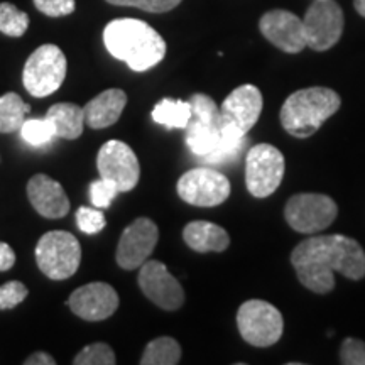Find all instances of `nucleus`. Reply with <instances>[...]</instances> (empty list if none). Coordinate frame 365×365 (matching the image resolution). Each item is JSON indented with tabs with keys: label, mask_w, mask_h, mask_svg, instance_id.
<instances>
[{
	"label": "nucleus",
	"mask_w": 365,
	"mask_h": 365,
	"mask_svg": "<svg viewBox=\"0 0 365 365\" xmlns=\"http://www.w3.org/2000/svg\"><path fill=\"white\" fill-rule=\"evenodd\" d=\"M291 264L301 284L318 294L330 293L335 287L333 272L352 281L365 277V250L345 235L309 237L296 245Z\"/></svg>",
	"instance_id": "obj_1"
},
{
	"label": "nucleus",
	"mask_w": 365,
	"mask_h": 365,
	"mask_svg": "<svg viewBox=\"0 0 365 365\" xmlns=\"http://www.w3.org/2000/svg\"><path fill=\"white\" fill-rule=\"evenodd\" d=\"M103 43L113 58L132 71H148L166 56V43L156 29L139 19H115L103 29Z\"/></svg>",
	"instance_id": "obj_2"
},
{
	"label": "nucleus",
	"mask_w": 365,
	"mask_h": 365,
	"mask_svg": "<svg viewBox=\"0 0 365 365\" xmlns=\"http://www.w3.org/2000/svg\"><path fill=\"white\" fill-rule=\"evenodd\" d=\"M340 95L325 86H312L291 93L281 107V125L287 134L307 139L317 134L331 115L339 112Z\"/></svg>",
	"instance_id": "obj_3"
},
{
	"label": "nucleus",
	"mask_w": 365,
	"mask_h": 365,
	"mask_svg": "<svg viewBox=\"0 0 365 365\" xmlns=\"http://www.w3.org/2000/svg\"><path fill=\"white\" fill-rule=\"evenodd\" d=\"M36 262H38L41 272L49 279H68L80 267V242L70 232H48L41 237L36 245Z\"/></svg>",
	"instance_id": "obj_4"
},
{
	"label": "nucleus",
	"mask_w": 365,
	"mask_h": 365,
	"mask_svg": "<svg viewBox=\"0 0 365 365\" xmlns=\"http://www.w3.org/2000/svg\"><path fill=\"white\" fill-rule=\"evenodd\" d=\"M66 56L58 46L43 44L27 58L22 83L36 98H44L56 91L66 78Z\"/></svg>",
	"instance_id": "obj_5"
},
{
	"label": "nucleus",
	"mask_w": 365,
	"mask_h": 365,
	"mask_svg": "<svg viewBox=\"0 0 365 365\" xmlns=\"http://www.w3.org/2000/svg\"><path fill=\"white\" fill-rule=\"evenodd\" d=\"M190 105L191 118L186 125V145L196 158L202 159L217 149L223 137L220 108L205 93H195Z\"/></svg>",
	"instance_id": "obj_6"
},
{
	"label": "nucleus",
	"mask_w": 365,
	"mask_h": 365,
	"mask_svg": "<svg viewBox=\"0 0 365 365\" xmlns=\"http://www.w3.org/2000/svg\"><path fill=\"white\" fill-rule=\"evenodd\" d=\"M237 327L247 344L264 349L279 341L284 331V319L274 304L262 299H249L239 308Z\"/></svg>",
	"instance_id": "obj_7"
},
{
	"label": "nucleus",
	"mask_w": 365,
	"mask_h": 365,
	"mask_svg": "<svg viewBox=\"0 0 365 365\" xmlns=\"http://www.w3.org/2000/svg\"><path fill=\"white\" fill-rule=\"evenodd\" d=\"M284 171V156L271 144L254 145L245 156V185L255 198H267L279 188Z\"/></svg>",
	"instance_id": "obj_8"
},
{
	"label": "nucleus",
	"mask_w": 365,
	"mask_h": 365,
	"mask_svg": "<svg viewBox=\"0 0 365 365\" xmlns=\"http://www.w3.org/2000/svg\"><path fill=\"white\" fill-rule=\"evenodd\" d=\"M339 215V207L328 195L298 193L287 200L284 218L299 234H318L328 228Z\"/></svg>",
	"instance_id": "obj_9"
},
{
	"label": "nucleus",
	"mask_w": 365,
	"mask_h": 365,
	"mask_svg": "<svg viewBox=\"0 0 365 365\" xmlns=\"http://www.w3.org/2000/svg\"><path fill=\"white\" fill-rule=\"evenodd\" d=\"M262 112V93L254 85H240L223 100L220 108L222 134L245 137Z\"/></svg>",
	"instance_id": "obj_10"
},
{
	"label": "nucleus",
	"mask_w": 365,
	"mask_h": 365,
	"mask_svg": "<svg viewBox=\"0 0 365 365\" xmlns=\"http://www.w3.org/2000/svg\"><path fill=\"white\" fill-rule=\"evenodd\" d=\"M307 46L314 51H328L344 34V11L335 0H313L303 17Z\"/></svg>",
	"instance_id": "obj_11"
},
{
	"label": "nucleus",
	"mask_w": 365,
	"mask_h": 365,
	"mask_svg": "<svg viewBox=\"0 0 365 365\" xmlns=\"http://www.w3.org/2000/svg\"><path fill=\"white\" fill-rule=\"evenodd\" d=\"M178 195L182 202L195 207L212 208L222 205L230 196V181L220 171L210 168H195L178 181Z\"/></svg>",
	"instance_id": "obj_12"
},
{
	"label": "nucleus",
	"mask_w": 365,
	"mask_h": 365,
	"mask_svg": "<svg viewBox=\"0 0 365 365\" xmlns=\"http://www.w3.org/2000/svg\"><path fill=\"white\" fill-rule=\"evenodd\" d=\"M100 178L115 182L120 193L134 190L139 182V159L129 145L122 140H108L97 156Z\"/></svg>",
	"instance_id": "obj_13"
},
{
	"label": "nucleus",
	"mask_w": 365,
	"mask_h": 365,
	"mask_svg": "<svg viewBox=\"0 0 365 365\" xmlns=\"http://www.w3.org/2000/svg\"><path fill=\"white\" fill-rule=\"evenodd\" d=\"M139 287L144 296L153 301L159 308L166 312L180 309L185 303V291L168 267L159 261H145L140 266L139 277H137Z\"/></svg>",
	"instance_id": "obj_14"
},
{
	"label": "nucleus",
	"mask_w": 365,
	"mask_h": 365,
	"mask_svg": "<svg viewBox=\"0 0 365 365\" xmlns=\"http://www.w3.org/2000/svg\"><path fill=\"white\" fill-rule=\"evenodd\" d=\"M159 239V228L149 218H137L125 228L118 240L117 264L125 271H134L148 261Z\"/></svg>",
	"instance_id": "obj_15"
},
{
	"label": "nucleus",
	"mask_w": 365,
	"mask_h": 365,
	"mask_svg": "<svg viewBox=\"0 0 365 365\" xmlns=\"http://www.w3.org/2000/svg\"><path fill=\"white\" fill-rule=\"evenodd\" d=\"M259 29L269 43L281 51L296 54L301 53L307 46L303 19L289 11H269L259 21Z\"/></svg>",
	"instance_id": "obj_16"
},
{
	"label": "nucleus",
	"mask_w": 365,
	"mask_h": 365,
	"mask_svg": "<svg viewBox=\"0 0 365 365\" xmlns=\"http://www.w3.org/2000/svg\"><path fill=\"white\" fill-rule=\"evenodd\" d=\"M68 307L81 319L102 322L117 312L118 294L107 282H90L73 291Z\"/></svg>",
	"instance_id": "obj_17"
},
{
	"label": "nucleus",
	"mask_w": 365,
	"mask_h": 365,
	"mask_svg": "<svg viewBox=\"0 0 365 365\" xmlns=\"http://www.w3.org/2000/svg\"><path fill=\"white\" fill-rule=\"evenodd\" d=\"M27 196L39 215L63 218L70 212V200L58 181L46 175H36L27 182Z\"/></svg>",
	"instance_id": "obj_18"
},
{
	"label": "nucleus",
	"mask_w": 365,
	"mask_h": 365,
	"mask_svg": "<svg viewBox=\"0 0 365 365\" xmlns=\"http://www.w3.org/2000/svg\"><path fill=\"white\" fill-rule=\"evenodd\" d=\"M127 105V95L120 88L105 90L83 107L85 124L91 129H105L120 118Z\"/></svg>",
	"instance_id": "obj_19"
},
{
	"label": "nucleus",
	"mask_w": 365,
	"mask_h": 365,
	"mask_svg": "<svg viewBox=\"0 0 365 365\" xmlns=\"http://www.w3.org/2000/svg\"><path fill=\"white\" fill-rule=\"evenodd\" d=\"M182 239L191 250L200 254L223 252L230 245V237L225 228L205 220L188 223L182 230Z\"/></svg>",
	"instance_id": "obj_20"
},
{
	"label": "nucleus",
	"mask_w": 365,
	"mask_h": 365,
	"mask_svg": "<svg viewBox=\"0 0 365 365\" xmlns=\"http://www.w3.org/2000/svg\"><path fill=\"white\" fill-rule=\"evenodd\" d=\"M59 139H78L83 134L85 112L75 103H56L46 113Z\"/></svg>",
	"instance_id": "obj_21"
},
{
	"label": "nucleus",
	"mask_w": 365,
	"mask_h": 365,
	"mask_svg": "<svg viewBox=\"0 0 365 365\" xmlns=\"http://www.w3.org/2000/svg\"><path fill=\"white\" fill-rule=\"evenodd\" d=\"M153 120L166 129H186L191 118L190 102L175 98H163L156 107L153 108Z\"/></svg>",
	"instance_id": "obj_22"
},
{
	"label": "nucleus",
	"mask_w": 365,
	"mask_h": 365,
	"mask_svg": "<svg viewBox=\"0 0 365 365\" xmlns=\"http://www.w3.org/2000/svg\"><path fill=\"white\" fill-rule=\"evenodd\" d=\"M29 105L14 91L2 95L0 97V132L9 134V132L21 130L22 124L26 122V113H29Z\"/></svg>",
	"instance_id": "obj_23"
},
{
	"label": "nucleus",
	"mask_w": 365,
	"mask_h": 365,
	"mask_svg": "<svg viewBox=\"0 0 365 365\" xmlns=\"http://www.w3.org/2000/svg\"><path fill=\"white\" fill-rule=\"evenodd\" d=\"M181 360V346L171 336H161L149 341L140 364L143 365H176Z\"/></svg>",
	"instance_id": "obj_24"
},
{
	"label": "nucleus",
	"mask_w": 365,
	"mask_h": 365,
	"mask_svg": "<svg viewBox=\"0 0 365 365\" xmlns=\"http://www.w3.org/2000/svg\"><path fill=\"white\" fill-rule=\"evenodd\" d=\"M249 139L245 137H230L223 134L220 144L217 145V149L213 153H210L208 156L202 158L203 163L208 164H227L235 161L240 158V154L244 153L247 148Z\"/></svg>",
	"instance_id": "obj_25"
},
{
	"label": "nucleus",
	"mask_w": 365,
	"mask_h": 365,
	"mask_svg": "<svg viewBox=\"0 0 365 365\" xmlns=\"http://www.w3.org/2000/svg\"><path fill=\"white\" fill-rule=\"evenodd\" d=\"M29 27V16L22 12L14 4H0V33L11 36V38H21L26 34Z\"/></svg>",
	"instance_id": "obj_26"
},
{
	"label": "nucleus",
	"mask_w": 365,
	"mask_h": 365,
	"mask_svg": "<svg viewBox=\"0 0 365 365\" xmlns=\"http://www.w3.org/2000/svg\"><path fill=\"white\" fill-rule=\"evenodd\" d=\"M21 135L27 144L43 148L56 139V132L48 118H29L21 127Z\"/></svg>",
	"instance_id": "obj_27"
},
{
	"label": "nucleus",
	"mask_w": 365,
	"mask_h": 365,
	"mask_svg": "<svg viewBox=\"0 0 365 365\" xmlns=\"http://www.w3.org/2000/svg\"><path fill=\"white\" fill-rule=\"evenodd\" d=\"M115 362V354L107 344L86 345L73 360L75 365H113Z\"/></svg>",
	"instance_id": "obj_28"
},
{
	"label": "nucleus",
	"mask_w": 365,
	"mask_h": 365,
	"mask_svg": "<svg viewBox=\"0 0 365 365\" xmlns=\"http://www.w3.org/2000/svg\"><path fill=\"white\" fill-rule=\"evenodd\" d=\"M118 193L120 191H118L115 182L103 180V178H100V180L90 185V200L95 208H108Z\"/></svg>",
	"instance_id": "obj_29"
},
{
	"label": "nucleus",
	"mask_w": 365,
	"mask_h": 365,
	"mask_svg": "<svg viewBox=\"0 0 365 365\" xmlns=\"http://www.w3.org/2000/svg\"><path fill=\"white\" fill-rule=\"evenodd\" d=\"M105 215L102 210L80 207L76 210V225L83 234L95 235L105 228Z\"/></svg>",
	"instance_id": "obj_30"
},
{
	"label": "nucleus",
	"mask_w": 365,
	"mask_h": 365,
	"mask_svg": "<svg viewBox=\"0 0 365 365\" xmlns=\"http://www.w3.org/2000/svg\"><path fill=\"white\" fill-rule=\"evenodd\" d=\"M107 2L112 4V6L135 7L145 12L163 14L173 11V9L180 6L182 0H107Z\"/></svg>",
	"instance_id": "obj_31"
},
{
	"label": "nucleus",
	"mask_w": 365,
	"mask_h": 365,
	"mask_svg": "<svg viewBox=\"0 0 365 365\" xmlns=\"http://www.w3.org/2000/svg\"><path fill=\"white\" fill-rule=\"evenodd\" d=\"M27 287L21 281H9L0 286V309H12L19 307L27 298Z\"/></svg>",
	"instance_id": "obj_32"
},
{
	"label": "nucleus",
	"mask_w": 365,
	"mask_h": 365,
	"mask_svg": "<svg viewBox=\"0 0 365 365\" xmlns=\"http://www.w3.org/2000/svg\"><path fill=\"white\" fill-rule=\"evenodd\" d=\"M340 362L344 365H365V341L357 339L341 341Z\"/></svg>",
	"instance_id": "obj_33"
},
{
	"label": "nucleus",
	"mask_w": 365,
	"mask_h": 365,
	"mask_svg": "<svg viewBox=\"0 0 365 365\" xmlns=\"http://www.w3.org/2000/svg\"><path fill=\"white\" fill-rule=\"evenodd\" d=\"M34 6L39 12L48 17H65L75 12V0H34Z\"/></svg>",
	"instance_id": "obj_34"
},
{
	"label": "nucleus",
	"mask_w": 365,
	"mask_h": 365,
	"mask_svg": "<svg viewBox=\"0 0 365 365\" xmlns=\"http://www.w3.org/2000/svg\"><path fill=\"white\" fill-rule=\"evenodd\" d=\"M14 264H16V254H14L12 247L0 242V272L9 271Z\"/></svg>",
	"instance_id": "obj_35"
},
{
	"label": "nucleus",
	"mask_w": 365,
	"mask_h": 365,
	"mask_svg": "<svg viewBox=\"0 0 365 365\" xmlns=\"http://www.w3.org/2000/svg\"><path fill=\"white\" fill-rule=\"evenodd\" d=\"M24 364L26 365H54L56 364V360L46 352H36V354H31L29 357L24 360Z\"/></svg>",
	"instance_id": "obj_36"
},
{
	"label": "nucleus",
	"mask_w": 365,
	"mask_h": 365,
	"mask_svg": "<svg viewBox=\"0 0 365 365\" xmlns=\"http://www.w3.org/2000/svg\"><path fill=\"white\" fill-rule=\"evenodd\" d=\"M355 11H357L360 16L365 17V0H354Z\"/></svg>",
	"instance_id": "obj_37"
}]
</instances>
